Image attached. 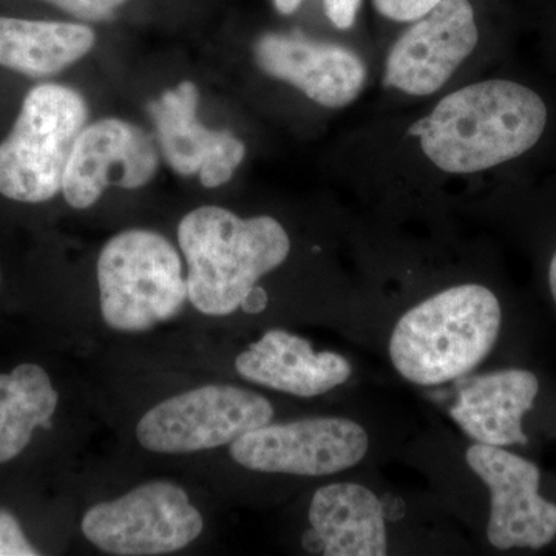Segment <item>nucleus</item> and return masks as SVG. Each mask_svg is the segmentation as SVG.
Masks as SVG:
<instances>
[{"mask_svg":"<svg viewBox=\"0 0 556 556\" xmlns=\"http://www.w3.org/2000/svg\"><path fill=\"white\" fill-rule=\"evenodd\" d=\"M547 108L521 84L489 79L453 91L409 127L438 169L477 174L529 152L543 137Z\"/></svg>","mask_w":556,"mask_h":556,"instance_id":"nucleus-1","label":"nucleus"},{"mask_svg":"<svg viewBox=\"0 0 556 556\" xmlns=\"http://www.w3.org/2000/svg\"><path fill=\"white\" fill-rule=\"evenodd\" d=\"M188 263L190 303L207 316H229L257 281L283 265L291 240L276 218H240L228 208L204 206L179 223Z\"/></svg>","mask_w":556,"mask_h":556,"instance_id":"nucleus-2","label":"nucleus"},{"mask_svg":"<svg viewBox=\"0 0 556 556\" xmlns=\"http://www.w3.org/2000/svg\"><path fill=\"white\" fill-rule=\"evenodd\" d=\"M500 300L477 283L457 285L417 303L391 332V364L408 382L442 386L464 378L496 345Z\"/></svg>","mask_w":556,"mask_h":556,"instance_id":"nucleus-3","label":"nucleus"},{"mask_svg":"<svg viewBox=\"0 0 556 556\" xmlns=\"http://www.w3.org/2000/svg\"><path fill=\"white\" fill-rule=\"evenodd\" d=\"M87 119L89 108L75 89L40 84L28 91L13 129L0 144V193L21 203L56 197Z\"/></svg>","mask_w":556,"mask_h":556,"instance_id":"nucleus-4","label":"nucleus"},{"mask_svg":"<svg viewBox=\"0 0 556 556\" xmlns=\"http://www.w3.org/2000/svg\"><path fill=\"white\" fill-rule=\"evenodd\" d=\"M98 285L102 317L116 331H148L178 316L189 299L177 249L152 230L110 239L98 258Z\"/></svg>","mask_w":556,"mask_h":556,"instance_id":"nucleus-5","label":"nucleus"},{"mask_svg":"<svg viewBox=\"0 0 556 556\" xmlns=\"http://www.w3.org/2000/svg\"><path fill=\"white\" fill-rule=\"evenodd\" d=\"M268 399L232 386H207L161 402L141 417L139 444L167 455L203 452L232 444L273 420Z\"/></svg>","mask_w":556,"mask_h":556,"instance_id":"nucleus-6","label":"nucleus"},{"mask_svg":"<svg viewBox=\"0 0 556 556\" xmlns=\"http://www.w3.org/2000/svg\"><path fill=\"white\" fill-rule=\"evenodd\" d=\"M80 527L108 554L152 556L188 547L203 532L204 521L182 486L152 481L89 508Z\"/></svg>","mask_w":556,"mask_h":556,"instance_id":"nucleus-7","label":"nucleus"},{"mask_svg":"<svg viewBox=\"0 0 556 556\" xmlns=\"http://www.w3.org/2000/svg\"><path fill=\"white\" fill-rule=\"evenodd\" d=\"M369 448L365 428L346 417H308L266 424L230 444V456L249 470L328 477L356 467Z\"/></svg>","mask_w":556,"mask_h":556,"instance_id":"nucleus-8","label":"nucleus"},{"mask_svg":"<svg viewBox=\"0 0 556 556\" xmlns=\"http://www.w3.org/2000/svg\"><path fill=\"white\" fill-rule=\"evenodd\" d=\"M479 42L477 13L470 0H442L409 22L390 49L383 86L412 97L437 93L473 53Z\"/></svg>","mask_w":556,"mask_h":556,"instance_id":"nucleus-9","label":"nucleus"},{"mask_svg":"<svg viewBox=\"0 0 556 556\" xmlns=\"http://www.w3.org/2000/svg\"><path fill=\"white\" fill-rule=\"evenodd\" d=\"M467 464L490 490L486 538L500 551L543 548L556 536V506L540 496V468L504 447H468Z\"/></svg>","mask_w":556,"mask_h":556,"instance_id":"nucleus-10","label":"nucleus"},{"mask_svg":"<svg viewBox=\"0 0 556 556\" xmlns=\"http://www.w3.org/2000/svg\"><path fill=\"white\" fill-rule=\"evenodd\" d=\"M159 169L152 138L127 121H98L80 131L70 156L62 193L70 206L87 208L101 199L108 186L138 189Z\"/></svg>","mask_w":556,"mask_h":556,"instance_id":"nucleus-11","label":"nucleus"},{"mask_svg":"<svg viewBox=\"0 0 556 556\" xmlns=\"http://www.w3.org/2000/svg\"><path fill=\"white\" fill-rule=\"evenodd\" d=\"M260 70L327 109L353 104L367 83V65L353 50L300 33H266L254 43Z\"/></svg>","mask_w":556,"mask_h":556,"instance_id":"nucleus-12","label":"nucleus"},{"mask_svg":"<svg viewBox=\"0 0 556 556\" xmlns=\"http://www.w3.org/2000/svg\"><path fill=\"white\" fill-rule=\"evenodd\" d=\"M197 110L199 90L189 80L167 90L149 105L161 152L172 169L185 177L200 174L201 185L214 189L233 177L247 148L228 130L206 129Z\"/></svg>","mask_w":556,"mask_h":556,"instance_id":"nucleus-13","label":"nucleus"},{"mask_svg":"<svg viewBox=\"0 0 556 556\" xmlns=\"http://www.w3.org/2000/svg\"><path fill=\"white\" fill-rule=\"evenodd\" d=\"M241 378L299 397H316L348 382L353 372L346 357L314 351L308 340L270 329L236 358Z\"/></svg>","mask_w":556,"mask_h":556,"instance_id":"nucleus-14","label":"nucleus"},{"mask_svg":"<svg viewBox=\"0 0 556 556\" xmlns=\"http://www.w3.org/2000/svg\"><path fill=\"white\" fill-rule=\"evenodd\" d=\"M303 546L327 556H382L388 552L386 511L375 492L354 482L318 489L309 506Z\"/></svg>","mask_w":556,"mask_h":556,"instance_id":"nucleus-15","label":"nucleus"},{"mask_svg":"<svg viewBox=\"0 0 556 556\" xmlns=\"http://www.w3.org/2000/svg\"><path fill=\"white\" fill-rule=\"evenodd\" d=\"M540 382L527 369H501L468 380L450 416L468 438L493 447L527 444L522 417L533 408Z\"/></svg>","mask_w":556,"mask_h":556,"instance_id":"nucleus-16","label":"nucleus"},{"mask_svg":"<svg viewBox=\"0 0 556 556\" xmlns=\"http://www.w3.org/2000/svg\"><path fill=\"white\" fill-rule=\"evenodd\" d=\"M94 40L87 25L0 17V65L47 78L86 56Z\"/></svg>","mask_w":556,"mask_h":556,"instance_id":"nucleus-17","label":"nucleus"},{"mask_svg":"<svg viewBox=\"0 0 556 556\" xmlns=\"http://www.w3.org/2000/svg\"><path fill=\"white\" fill-rule=\"evenodd\" d=\"M58 402L60 394L39 365L22 364L0 375V464L20 456L36 428H50Z\"/></svg>","mask_w":556,"mask_h":556,"instance_id":"nucleus-18","label":"nucleus"},{"mask_svg":"<svg viewBox=\"0 0 556 556\" xmlns=\"http://www.w3.org/2000/svg\"><path fill=\"white\" fill-rule=\"evenodd\" d=\"M305 0H273L274 9L283 16H291ZM325 16L339 30H351L356 25L364 0H321Z\"/></svg>","mask_w":556,"mask_h":556,"instance_id":"nucleus-19","label":"nucleus"},{"mask_svg":"<svg viewBox=\"0 0 556 556\" xmlns=\"http://www.w3.org/2000/svg\"><path fill=\"white\" fill-rule=\"evenodd\" d=\"M442 0H372L380 16L399 24H409L433 10Z\"/></svg>","mask_w":556,"mask_h":556,"instance_id":"nucleus-20","label":"nucleus"},{"mask_svg":"<svg viewBox=\"0 0 556 556\" xmlns=\"http://www.w3.org/2000/svg\"><path fill=\"white\" fill-rule=\"evenodd\" d=\"M65 13L84 21H108L127 0H47Z\"/></svg>","mask_w":556,"mask_h":556,"instance_id":"nucleus-21","label":"nucleus"},{"mask_svg":"<svg viewBox=\"0 0 556 556\" xmlns=\"http://www.w3.org/2000/svg\"><path fill=\"white\" fill-rule=\"evenodd\" d=\"M39 552L28 543L20 522L9 510L0 508V556H35Z\"/></svg>","mask_w":556,"mask_h":556,"instance_id":"nucleus-22","label":"nucleus"},{"mask_svg":"<svg viewBox=\"0 0 556 556\" xmlns=\"http://www.w3.org/2000/svg\"><path fill=\"white\" fill-rule=\"evenodd\" d=\"M268 305V295L263 291L262 288L255 287L249 292L248 298L241 303V308L248 311V313L255 314L263 311Z\"/></svg>","mask_w":556,"mask_h":556,"instance_id":"nucleus-23","label":"nucleus"},{"mask_svg":"<svg viewBox=\"0 0 556 556\" xmlns=\"http://www.w3.org/2000/svg\"><path fill=\"white\" fill-rule=\"evenodd\" d=\"M548 285H551L552 295L556 303V252L554 258L551 262V268H548Z\"/></svg>","mask_w":556,"mask_h":556,"instance_id":"nucleus-24","label":"nucleus"}]
</instances>
